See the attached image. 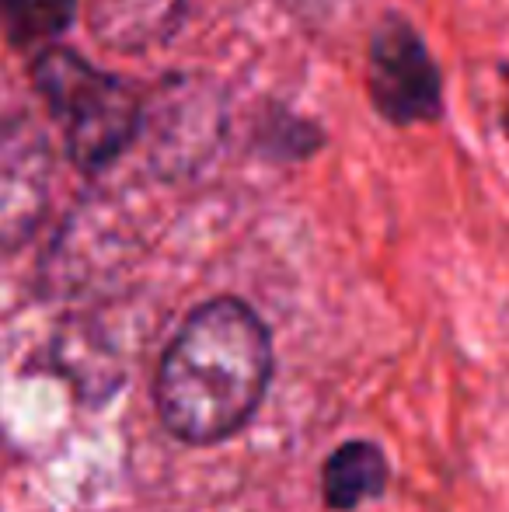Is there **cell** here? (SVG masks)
Here are the masks:
<instances>
[{"instance_id": "8", "label": "cell", "mask_w": 509, "mask_h": 512, "mask_svg": "<svg viewBox=\"0 0 509 512\" xmlns=\"http://www.w3.org/2000/svg\"><path fill=\"white\" fill-rule=\"evenodd\" d=\"M506 133H509V108H506Z\"/></svg>"}, {"instance_id": "7", "label": "cell", "mask_w": 509, "mask_h": 512, "mask_svg": "<svg viewBox=\"0 0 509 512\" xmlns=\"http://www.w3.org/2000/svg\"><path fill=\"white\" fill-rule=\"evenodd\" d=\"M387 481H391L387 457L370 439H349L339 450H332V457L321 467V495L335 512L360 509L363 502L381 499Z\"/></svg>"}, {"instance_id": "6", "label": "cell", "mask_w": 509, "mask_h": 512, "mask_svg": "<svg viewBox=\"0 0 509 512\" xmlns=\"http://www.w3.org/2000/svg\"><path fill=\"white\" fill-rule=\"evenodd\" d=\"M185 0H91V32L116 53L164 46L182 25Z\"/></svg>"}, {"instance_id": "5", "label": "cell", "mask_w": 509, "mask_h": 512, "mask_svg": "<svg viewBox=\"0 0 509 512\" xmlns=\"http://www.w3.org/2000/svg\"><path fill=\"white\" fill-rule=\"evenodd\" d=\"M154 136V157L168 171L196 168L224 133V95L203 77L168 81L154 105H143V126Z\"/></svg>"}, {"instance_id": "1", "label": "cell", "mask_w": 509, "mask_h": 512, "mask_svg": "<svg viewBox=\"0 0 509 512\" xmlns=\"http://www.w3.org/2000/svg\"><path fill=\"white\" fill-rule=\"evenodd\" d=\"M272 380V338L245 300L217 297L192 310L164 349L154 405L164 429L192 446L231 439L255 418Z\"/></svg>"}, {"instance_id": "3", "label": "cell", "mask_w": 509, "mask_h": 512, "mask_svg": "<svg viewBox=\"0 0 509 512\" xmlns=\"http://www.w3.org/2000/svg\"><path fill=\"white\" fill-rule=\"evenodd\" d=\"M367 88L377 112L394 126L440 119L443 77L422 35L405 18L391 14L370 35Z\"/></svg>"}, {"instance_id": "2", "label": "cell", "mask_w": 509, "mask_h": 512, "mask_svg": "<svg viewBox=\"0 0 509 512\" xmlns=\"http://www.w3.org/2000/svg\"><path fill=\"white\" fill-rule=\"evenodd\" d=\"M39 95L56 115L70 161L84 171H102L140 136L143 102L123 77L91 67L74 49L53 46L32 67Z\"/></svg>"}, {"instance_id": "4", "label": "cell", "mask_w": 509, "mask_h": 512, "mask_svg": "<svg viewBox=\"0 0 509 512\" xmlns=\"http://www.w3.org/2000/svg\"><path fill=\"white\" fill-rule=\"evenodd\" d=\"M53 192V143L28 115L0 119V248L32 241Z\"/></svg>"}]
</instances>
